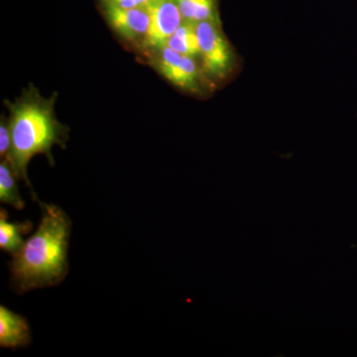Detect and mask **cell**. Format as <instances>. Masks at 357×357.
I'll use <instances>...</instances> for the list:
<instances>
[{
  "instance_id": "cell-1",
  "label": "cell",
  "mask_w": 357,
  "mask_h": 357,
  "mask_svg": "<svg viewBox=\"0 0 357 357\" xmlns=\"http://www.w3.org/2000/svg\"><path fill=\"white\" fill-rule=\"evenodd\" d=\"M41 222L35 234L13 255L11 288L18 294L54 287L69 273V243L72 222L56 204L39 202Z\"/></svg>"
},
{
  "instance_id": "cell-2",
  "label": "cell",
  "mask_w": 357,
  "mask_h": 357,
  "mask_svg": "<svg viewBox=\"0 0 357 357\" xmlns=\"http://www.w3.org/2000/svg\"><path fill=\"white\" fill-rule=\"evenodd\" d=\"M57 93L50 98L40 95L38 89L30 84L22 96L14 102H6L9 109V130L11 149L7 160L10 162L16 176L32 189L28 178L27 167L35 155L43 154L54 166L52 148L59 145L66 148L69 138V128L56 119L55 102Z\"/></svg>"
},
{
  "instance_id": "cell-3",
  "label": "cell",
  "mask_w": 357,
  "mask_h": 357,
  "mask_svg": "<svg viewBox=\"0 0 357 357\" xmlns=\"http://www.w3.org/2000/svg\"><path fill=\"white\" fill-rule=\"evenodd\" d=\"M197 34L204 74L215 79L227 77L236 66V56L223 34L222 23H197Z\"/></svg>"
},
{
  "instance_id": "cell-4",
  "label": "cell",
  "mask_w": 357,
  "mask_h": 357,
  "mask_svg": "<svg viewBox=\"0 0 357 357\" xmlns=\"http://www.w3.org/2000/svg\"><path fill=\"white\" fill-rule=\"evenodd\" d=\"M150 65L174 86L201 93L202 73L194 58L182 55L168 46L149 52Z\"/></svg>"
},
{
  "instance_id": "cell-5",
  "label": "cell",
  "mask_w": 357,
  "mask_h": 357,
  "mask_svg": "<svg viewBox=\"0 0 357 357\" xmlns=\"http://www.w3.org/2000/svg\"><path fill=\"white\" fill-rule=\"evenodd\" d=\"M147 6L150 24L140 48L149 53L165 47L184 20L175 0H150Z\"/></svg>"
},
{
  "instance_id": "cell-6",
  "label": "cell",
  "mask_w": 357,
  "mask_h": 357,
  "mask_svg": "<svg viewBox=\"0 0 357 357\" xmlns=\"http://www.w3.org/2000/svg\"><path fill=\"white\" fill-rule=\"evenodd\" d=\"M105 18L119 36L126 41L141 44L150 24L148 6L121 8L112 4L102 3Z\"/></svg>"
},
{
  "instance_id": "cell-7",
  "label": "cell",
  "mask_w": 357,
  "mask_h": 357,
  "mask_svg": "<svg viewBox=\"0 0 357 357\" xmlns=\"http://www.w3.org/2000/svg\"><path fill=\"white\" fill-rule=\"evenodd\" d=\"M31 342V331L27 319L6 307H0V347L17 349Z\"/></svg>"
},
{
  "instance_id": "cell-8",
  "label": "cell",
  "mask_w": 357,
  "mask_h": 357,
  "mask_svg": "<svg viewBox=\"0 0 357 357\" xmlns=\"http://www.w3.org/2000/svg\"><path fill=\"white\" fill-rule=\"evenodd\" d=\"M33 223L29 220L24 222H10L6 210H0V248L6 252H17L25 243L23 236L29 234Z\"/></svg>"
},
{
  "instance_id": "cell-9",
  "label": "cell",
  "mask_w": 357,
  "mask_h": 357,
  "mask_svg": "<svg viewBox=\"0 0 357 357\" xmlns=\"http://www.w3.org/2000/svg\"><path fill=\"white\" fill-rule=\"evenodd\" d=\"M183 20L192 23L220 22L218 0H175Z\"/></svg>"
},
{
  "instance_id": "cell-10",
  "label": "cell",
  "mask_w": 357,
  "mask_h": 357,
  "mask_svg": "<svg viewBox=\"0 0 357 357\" xmlns=\"http://www.w3.org/2000/svg\"><path fill=\"white\" fill-rule=\"evenodd\" d=\"M166 46L174 51L194 59L199 57V44L197 34V23L183 21L172 37L167 42Z\"/></svg>"
},
{
  "instance_id": "cell-11",
  "label": "cell",
  "mask_w": 357,
  "mask_h": 357,
  "mask_svg": "<svg viewBox=\"0 0 357 357\" xmlns=\"http://www.w3.org/2000/svg\"><path fill=\"white\" fill-rule=\"evenodd\" d=\"M17 180L20 178L16 176L10 162L2 159L0 163V202L21 211L24 208L25 202L18 191Z\"/></svg>"
},
{
  "instance_id": "cell-12",
  "label": "cell",
  "mask_w": 357,
  "mask_h": 357,
  "mask_svg": "<svg viewBox=\"0 0 357 357\" xmlns=\"http://www.w3.org/2000/svg\"><path fill=\"white\" fill-rule=\"evenodd\" d=\"M11 136L9 130L8 119L2 115L0 121V157L6 159L10 153Z\"/></svg>"
},
{
  "instance_id": "cell-13",
  "label": "cell",
  "mask_w": 357,
  "mask_h": 357,
  "mask_svg": "<svg viewBox=\"0 0 357 357\" xmlns=\"http://www.w3.org/2000/svg\"><path fill=\"white\" fill-rule=\"evenodd\" d=\"M102 2L121 7V8H133V7L147 6L150 0H102Z\"/></svg>"
}]
</instances>
